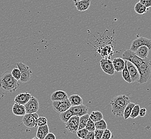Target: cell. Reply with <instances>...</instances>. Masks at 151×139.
<instances>
[{
  "label": "cell",
  "instance_id": "e575fe53",
  "mask_svg": "<svg viewBox=\"0 0 151 139\" xmlns=\"http://www.w3.org/2000/svg\"><path fill=\"white\" fill-rule=\"evenodd\" d=\"M103 130L100 129H95L94 130V136L95 139H102V135H103Z\"/></svg>",
  "mask_w": 151,
  "mask_h": 139
},
{
  "label": "cell",
  "instance_id": "5b68a950",
  "mask_svg": "<svg viewBox=\"0 0 151 139\" xmlns=\"http://www.w3.org/2000/svg\"><path fill=\"white\" fill-rule=\"evenodd\" d=\"M122 58H123L125 60L129 61L131 63L133 64L137 67L142 63L143 61V59L139 57L136 54L135 52L131 50L130 49L124 51L122 55Z\"/></svg>",
  "mask_w": 151,
  "mask_h": 139
},
{
  "label": "cell",
  "instance_id": "603a6c76",
  "mask_svg": "<svg viewBox=\"0 0 151 139\" xmlns=\"http://www.w3.org/2000/svg\"><path fill=\"white\" fill-rule=\"evenodd\" d=\"M147 8L139 2L136 3L134 6V11L138 15H142L145 14L147 11Z\"/></svg>",
  "mask_w": 151,
  "mask_h": 139
},
{
  "label": "cell",
  "instance_id": "7c38bea8",
  "mask_svg": "<svg viewBox=\"0 0 151 139\" xmlns=\"http://www.w3.org/2000/svg\"><path fill=\"white\" fill-rule=\"evenodd\" d=\"M126 63H127V69L130 73V77H131L132 82H138L140 78V74L137 67L129 61L126 60Z\"/></svg>",
  "mask_w": 151,
  "mask_h": 139
},
{
  "label": "cell",
  "instance_id": "7a4b0ae2",
  "mask_svg": "<svg viewBox=\"0 0 151 139\" xmlns=\"http://www.w3.org/2000/svg\"><path fill=\"white\" fill-rule=\"evenodd\" d=\"M130 102V98L125 95H120L114 97L110 102L112 114L117 117H123L124 109Z\"/></svg>",
  "mask_w": 151,
  "mask_h": 139
},
{
  "label": "cell",
  "instance_id": "f546056e",
  "mask_svg": "<svg viewBox=\"0 0 151 139\" xmlns=\"http://www.w3.org/2000/svg\"><path fill=\"white\" fill-rule=\"evenodd\" d=\"M140 109V106L138 104H135L132 110V111L130 116V118L132 119L137 118L139 116Z\"/></svg>",
  "mask_w": 151,
  "mask_h": 139
},
{
  "label": "cell",
  "instance_id": "d590c367",
  "mask_svg": "<svg viewBox=\"0 0 151 139\" xmlns=\"http://www.w3.org/2000/svg\"><path fill=\"white\" fill-rule=\"evenodd\" d=\"M47 120L45 117H39L37 119V126H42L47 124Z\"/></svg>",
  "mask_w": 151,
  "mask_h": 139
},
{
  "label": "cell",
  "instance_id": "ffe728a7",
  "mask_svg": "<svg viewBox=\"0 0 151 139\" xmlns=\"http://www.w3.org/2000/svg\"><path fill=\"white\" fill-rule=\"evenodd\" d=\"M150 49L146 45H142L139 47L137 49L135 53L136 54L142 59H144L145 58L147 57L148 52H149Z\"/></svg>",
  "mask_w": 151,
  "mask_h": 139
},
{
  "label": "cell",
  "instance_id": "7402d4cb",
  "mask_svg": "<svg viewBox=\"0 0 151 139\" xmlns=\"http://www.w3.org/2000/svg\"><path fill=\"white\" fill-rule=\"evenodd\" d=\"M68 100L72 106H79L83 104V100L79 95L74 94L68 97Z\"/></svg>",
  "mask_w": 151,
  "mask_h": 139
},
{
  "label": "cell",
  "instance_id": "74e56055",
  "mask_svg": "<svg viewBox=\"0 0 151 139\" xmlns=\"http://www.w3.org/2000/svg\"><path fill=\"white\" fill-rule=\"evenodd\" d=\"M94 131H88L86 139H94Z\"/></svg>",
  "mask_w": 151,
  "mask_h": 139
},
{
  "label": "cell",
  "instance_id": "6da1fadb",
  "mask_svg": "<svg viewBox=\"0 0 151 139\" xmlns=\"http://www.w3.org/2000/svg\"><path fill=\"white\" fill-rule=\"evenodd\" d=\"M19 86L18 80L12 76L10 71H6L0 75V88L3 92L13 93Z\"/></svg>",
  "mask_w": 151,
  "mask_h": 139
},
{
  "label": "cell",
  "instance_id": "3957f363",
  "mask_svg": "<svg viewBox=\"0 0 151 139\" xmlns=\"http://www.w3.org/2000/svg\"><path fill=\"white\" fill-rule=\"evenodd\" d=\"M138 70L140 78L138 82L143 84L148 82L151 79V61L146 57L143 59L142 63L137 67Z\"/></svg>",
  "mask_w": 151,
  "mask_h": 139
},
{
  "label": "cell",
  "instance_id": "1f68e13d",
  "mask_svg": "<svg viewBox=\"0 0 151 139\" xmlns=\"http://www.w3.org/2000/svg\"><path fill=\"white\" fill-rule=\"evenodd\" d=\"M85 128L88 131H94L96 129L94 121H92L90 118H89Z\"/></svg>",
  "mask_w": 151,
  "mask_h": 139
},
{
  "label": "cell",
  "instance_id": "9c48e42d",
  "mask_svg": "<svg viewBox=\"0 0 151 139\" xmlns=\"http://www.w3.org/2000/svg\"><path fill=\"white\" fill-rule=\"evenodd\" d=\"M26 113H31L37 112L40 109V104L38 99L35 97H31L30 99L25 105Z\"/></svg>",
  "mask_w": 151,
  "mask_h": 139
},
{
  "label": "cell",
  "instance_id": "d6a6232c",
  "mask_svg": "<svg viewBox=\"0 0 151 139\" xmlns=\"http://www.w3.org/2000/svg\"><path fill=\"white\" fill-rule=\"evenodd\" d=\"M12 76L15 78L17 80H19V79L21 78V72L20 70H19L18 68H16V67H14V69L12 70Z\"/></svg>",
  "mask_w": 151,
  "mask_h": 139
},
{
  "label": "cell",
  "instance_id": "5bb4252c",
  "mask_svg": "<svg viewBox=\"0 0 151 139\" xmlns=\"http://www.w3.org/2000/svg\"><path fill=\"white\" fill-rule=\"evenodd\" d=\"M32 95L27 92L22 93L17 95L15 98V103L21 104L22 105H25L30 99Z\"/></svg>",
  "mask_w": 151,
  "mask_h": 139
},
{
  "label": "cell",
  "instance_id": "cb8c5ba5",
  "mask_svg": "<svg viewBox=\"0 0 151 139\" xmlns=\"http://www.w3.org/2000/svg\"><path fill=\"white\" fill-rule=\"evenodd\" d=\"M89 118L92 121L96 122L103 119V115L102 113L100 111H94L89 115Z\"/></svg>",
  "mask_w": 151,
  "mask_h": 139
},
{
  "label": "cell",
  "instance_id": "30bf717a",
  "mask_svg": "<svg viewBox=\"0 0 151 139\" xmlns=\"http://www.w3.org/2000/svg\"><path fill=\"white\" fill-rule=\"evenodd\" d=\"M79 118L80 117L77 116H73L70 119L67 121L66 124V128L68 132L75 133L78 130L79 128Z\"/></svg>",
  "mask_w": 151,
  "mask_h": 139
},
{
  "label": "cell",
  "instance_id": "ab89813d",
  "mask_svg": "<svg viewBox=\"0 0 151 139\" xmlns=\"http://www.w3.org/2000/svg\"><path fill=\"white\" fill-rule=\"evenodd\" d=\"M44 139H56V136H55L53 133H49L46 135L45 138Z\"/></svg>",
  "mask_w": 151,
  "mask_h": 139
},
{
  "label": "cell",
  "instance_id": "4316f807",
  "mask_svg": "<svg viewBox=\"0 0 151 139\" xmlns=\"http://www.w3.org/2000/svg\"><path fill=\"white\" fill-rule=\"evenodd\" d=\"M89 118V115H88V113L80 117L78 130L85 128Z\"/></svg>",
  "mask_w": 151,
  "mask_h": 139
},
{
  "label": "cell",
  "instance_id": "ba28073f",
  "mask_svg": "<svg viewBox=\"0 0 151 139\" xmlns=\"http://www.w3.org/2000/svg\"><path fill=\"white\" fill-rule=\"evenodd\" d=\"M142 45L147 46L150 50L151 49V40L145 37H140L134 40L131 43L130 50L135 52L139 47Z\"/></svg>",
  "mask_w": 151,
  "mask_h": 139
},
{
  "label": "cell",
  "instance_id": "52a82bcc",
  "mask_svg": "<svg viewBox=\"0 0 151 139\" xmlns=\"http://www.w3.org/2000/svg\"><path fill=\"white\" fill-rule=\"evenodd\" d=\"M39 117V115L36 113H26L23 116L22 122L26 127L29 128L36 127L37 126V119Z\"/></svg>",
  "mask_w": 151,
  "mask_h": 139
},
{
  "label": "cell",
  "instance_id": "44dd1931",
  "mask_svg": "<svg viewBox=\"0 0 151 139\" xmlns=\"http://www.w3.org/2000/svg\"><path fill=\"white\" fill-rule=\"evenodd\" d=\"M114 54V49L111 45H106L103 47L101 51V54L104 58L110 59Z\"/></svg>",
  "mask_w": 151,
  "mask_h": 139
},
{
  "label": "cell",
  "instance_id": "277c9868",
  "mask_svg": "<svg viewBox=\"0 0 151 139\" xmlns=\"http://www.w3.org/2000/svg\"><path fill=\"white\" fill-rule=\"evenodd\" d=\"M17 66L21 72V78L19 79L20 82L23 83H26L29 82L30 80L32 74L31 70L25 64L22 62H18L16 63Z\"/></svg>",
  "mask_w": 151,
  "mask_h": 139
},
{
  "label": "cell",
  "instance_id": "f1b7e54d",
  "mask_svg": "<svg viewBox=\"0 0 151 139\" xmlns=\"http://www.w3.org/2000/svg\"><path fill=\"white\" fill-rule=\"evenodd\" d=\"M95 128L96 129H100V130H104L106 128H107V124L104 119H102L99 121L94 122Z\"/></svg>",
  "mask_w": 151,
  "mask_h": 139
},
{
  "label": "cell",
  "instance_id": "836d02e7",
  "mask_svg": "<svg viewBox=\"0 0 151 139\" xmlns=\"http://www.w3.org/2000/svg\"><path fill=\"white\" fill-rule=\"evenodd\" d=\"M112 138V133L109 129L106 128L103 132L102 139H110Z\"/></svg>",
  "mask_w": 151,
  "mask_h": 139
},
{
  "label": "cell",
  "instance_id": "4dcf8cb0",
  "mask_svg": "<svg viewBox=\"0 0 151 139\" xmlns=\"http://www.w3.org/2000/svg\"><path fill=\"white\" fill-rule=\"evenodd\" d=\"M88 132V130L86 128H84L80 130H78L76 133L77 134V136H78V138L80 139H86Z\"/></svg>",
  "mask_w": 151,
  "mask_h": 139
},
{
  "label": "cell",
  "instance_id": "8d00e7d4",
  "mask_svg": "<svg viewBox=\"0 0 151 139\" xmlns=\"http://www.w3.org/2000/svg\"><path fill=\"white\" fill-rule=\"evenodd\" d=\"M139 2L142 3L147 8L151 7V0H139Z\"/></svg>",
  "mask_w": 151,
  "mask_h": 139
},
{
  "label": "cell",
  "instance_id": "60d3db41",
  "mask_svg": "<svg viewBox=\"0 0 151 139\" xmlns=\"http://www.w3.org/2000/svg\"><path fill=\"white\" fill-rule=\"evenodd\" d=\"M74 2H78V1H82V0H72Z\"/></svg>",
  "mask_w": 151,
  "mask_h": 139
},
{
  "label": "cell",
  "instance_id": "83f0119b",
  "mask_svg": "<svg viewBox=\"0 0 151 139\" xmlns=\"http://www.w3.org/2000/svg\"><path fill=\"white\" fill-rule=\"evenodd\" d=\"M122 77L124 79V80L125 82H127L129 84H130L132 82L131 77H130V73L129 72V70L127 69V63L125 62V65L123 70H122Z\"/></svg>",
  "mask_w": 151,
  "mask_h": 139
},
{
  "label": "cell",
  "instance_id": "8992f818",
  "mask_svg": "<svg viewBox=\"0 0 151 139\" xmlns=\"http://www.w3.org/2000/svg\"><path fill=\"white\" fill-rule=\"evenodd\" d=\"M71 106L72 105L68 98L66 100L52 101L53 109L59 113L66 111L70 109Z\"/></svg>",
  "mask_w": 151,
  "mask_h": 139
},
{
  "label": "cell",
  "instance_id": "9a60e30c",
  "mask_svg": "<svg viewBox=\"0 0 151 139\" xmlns=\"http://www.w3.org/2000/svg\"><path fill=\"white\" fill-rule=\"evenodd\" d=\"M125 62L126 60H125L122 58L116 57L114 58L112 62L113 64L115 71L117 72H122L125 67Z\"/></svg>",
  "mask_w": 151,
  "mask_h": 139
},
{
  "label": "cell",
  "instance_id": "d6986e66",
  "mask_svg": "<svg viewBox=\"0 0 151 139\" xmlns=\"http://www.w3.org/2000/svg\"><path fill=\"white\" fill-rule=\"evenodd\" d=\"M47 124L38 126L37 131L36 137L38 139H44L46 135L50 132Z\"/></svg>",
  "mask_w": 151,
  "mask_h": 139
},
{
  "label": "cell",
  "instance_id": "e0dca14e",
  "mask_svg": "<svg viewBox=\"0 0 151 139\" xmlns=\"http://www.w3.org/2000/svg\"><path fill=\"white\" fill-rule=\"evenodd\" d=\"M68 98V94H67L66 92L63 91H55L51 96V100L52 101L66 100Z\"/></svg>",
  "mask_w": 151,
  "mask_h": 139
},
{
  "label": "cell",
  "instance_id": "4fadbf2b",
  "mask_svg": "<svg viewBox=\"0 0 151 139\" xmlns=\"http://www.w3.org/2000/svg\"><path fill=\"white\" fill-rule=\"evenodd\" d=\"M70 109L71 112H72L73 116H77L79 117L87 114L88 112L87 106L83 105V104L79 106H71Z\"/></svg>",
  "mask_w": 151,
  "mask_h": 139
},
{
  "label": "cell",
  "instance_id": "ac0fdd59",
  "mask_svg": "<svg viewBox=\"0 0 151 139\" xmlns=\"http://www.w3.org/2000/svg\"><path fill=\"white\" fill-rule=\"evenodd\" d=\"M91 0H82L74 2L76 9L80 11H85L91 6Z\"/></svg>",
  "mask_w": 151,
  "mask_h": 139
},
{
  "label": "cell",
  "instance_id": "8fae6325",
  "mask_svg": "<svg viewBox=\"0 0 151 139\" xmlns=\"http://www.w3.org/2000/svg\"><path fill=\"white\" fill-rule=\"evenodd\" d=\"M100 65L104 72L110 76L114 75L115 69L112 61L110 59L103 58L100 61Z\"/></svg>",
  "mask_w": 151,
  "mask_h": 139
},
{
  "label": "cell",
  "instance_id": "484cf974",
  "mask_svg": "<svg viewBox=\"0 0 151 139\" xmlns=\"http://www.w3.org/2000/svg\"><path fill=\"white\" fill-rule=\"evenodd\" d=\"M135 104L132 102H129L126 106L125 108L124 109V113H123V117L124 119L126 120L130 117L131 113L132 111V110L133 109V106H134Z\"/></svg>",
  "mask_w": 151,
  "mask_h": 139
},
{
  "label": "cell",
  "instance_id": "f35d334b",
  "mask_svg": "<svg viewBox=\"0 0 151 139\" xmlns=\"http://www.w3.org/2000/svg\"><path fill=\"white\" fill-rule=\"evenodd\" d=\"M146 112H147V110L145 108H142V109H140V111H139V116L141 117H144L146 114Z\"/></svg>",
  "mask_w": 151,
  "mask_h": 139
},
{
  "label": "cell",
  "instance_id": "2e32d148",
  "mask_svg": "<svg viewBox=\"0 0 151 139\" xmlns=\"http://www.w3.org/2000/svg\"><path fill=\"white\" fill-rule=\"evenodd\" d=\"M13 114L17 116H23L26 114V110L24 105L15 103L12 106Z\"/></svg>",
  "mask_w": 151,
  "mask_h": 139
},
{
  "label": "cell",
  "instance_id": "d4e9b609",
  "mask_svg": "<svg viewBox=\"0 0 151 139\" xmlns=\"http://www.w3.org/2000/svg\"><path fill=\"white\" fill-rule=\"evenodd\" d=\"M73 116V115L72 112H71V111L69 109L66 111L60 113L59 117H60V119L61 121H63V123H66L67 121L70 119V118L71 117H72Z\"/></svg>",
  "mask_w": 151,
  "mask_h": 139
}]
</instances>
